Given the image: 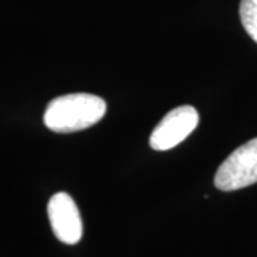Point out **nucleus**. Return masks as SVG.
I'll return each instance as SVG.
<instances>
[{"label": "nucleus", "mask_w": 257, "mask_h": 257, "mask_svg": "<svg viewBox=\"0 0 257 257\" xmlns=\"http://www.w3.org/2000/svg\"><path fill=\"white\" fill-rule=\"evenodd\" d=\"M106 110V101L99 96L90 93H72L50 101L43 121L52 132L73 133L100 121Z\"/></svg>", "instance_id": "1"}, {"label": "nucleus", "mask_w": 257, "mask_h": 257, "mask_svg": "<svg viewBox=\"0 0 257 257\" xmlns=\"http://www.w3.org/2000/svg\"><path fill=\"white\" fill-rule=\"evenodd\" d=\"M254 183H257V138L237 147L214 176V186L221 192H234Z\"/></svg>", "instance_id": "2"}, {"label": "nucleus", "mask_w": 257, "mask_h": 257, "mask_svg": "<svg viewBox=\"0 0 257 257\" xmlns=\"http://www.w3.org/2000/svg\"><path fill=\"white\" fill-rule=\"evenodd\" d=\"M199 124V113L193 106H179L169 111L157 124L152 136L150 147L157 152L173 149L192 133Z\"/></svg>", "instance_id": "3"}, {"label": "nucleus", "mask_w": 257, "mask_h": 257, "mask_svg": "<svg viewBox=\"0 0 257 257\" xmlns=\"http://www.w3.org/2000/svg\"><path fill=\"white\" fill-rule=\"evenodd\" d=\"M47 214L55 236L64 244H76L83 236V223L76 203L67 193L52 196L47 204Z\"/></svg>", "instance_id": "4"}, {"label": "nucleus", "mask_w": 257, "mask_h": 257, "mask_svg": "<svg viewBox=\"0 0 257 257\" xmlns=\"http://www.w3.org/2000/svg\"><path fill=\"white\" fill-rule=\"evenodd\" d=\"M239 13L244 30L257 43V0H241Z\"/></svg>", "instance_id": "5"}]
</instances>
